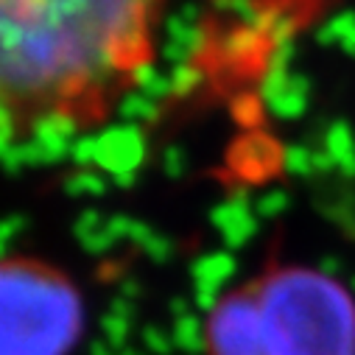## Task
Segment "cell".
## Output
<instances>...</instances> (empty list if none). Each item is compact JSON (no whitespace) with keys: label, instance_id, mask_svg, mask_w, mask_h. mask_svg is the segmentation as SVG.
I'll return each mask as SVG.
<instances>
[{"label":"cell","instance_id":"7a4b0ae2","mask_svg":"<svg viewBox=\"0 0 355 355\" xmlns=\"http://www.w3.org/2000/svg\"><path fill=\"white\" fill-rule=\"evenodd\" d=\"M207 355H355V294L330 272L269 263L207 311Z\"/></svg>","mask_w":355,"mask_h":355},{"label":"cell","instance_id":"3957f363","mask_svg":"<svg viewBox=\"0 0 355 355\" xmlns=\"http://www.w3.org/2000/svg\"><path fill=\"white\" fill-rule=\"evenodd\" d=\"M84 322L67 272L42 257H0V355H73Z\"/></svg>","mask_w":355,"mask_h":355},{"label":"cell","instance_id":"6da1fadb","mask_svg":"<svg viewBox=\"0 0 355 355\" xmlns=\"http://www.w3.org/2000/svg\"><path fill=\"white\" fill-rule=\"evenodd\" d=\"M171 0H0V148L107 126L157 62Z\"/></svg>","mask_w":355,"mask_h":355}]
</instances>
